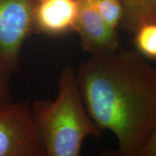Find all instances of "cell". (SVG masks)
I'll return each instance as SVG.
<instances>
[{
  "instance_id": "1",
  "label": "cell",
  "mask_w": 156,
  "mask_h": 156,
  "mask_svg": "<svg viewBox=\"0 0 156 156\" xmlns=\"http://www.w3.org/2000/svg\"><path fill=\"white\" fill-rule=\"evenodd\" d=\"M86 109L118 141L121 156H140L156 128V67L138 51L91 55L76 72Z\"/></svg>"
},
{
  "instance_id": "2",
  "label": "cell",
  "mask_w": 156,
  "mask_h": 156,
  "mask_svg": "<svg viewBox=\"0 0 156 156\" xmlns=\"http://www.w3.org/2000/svg\"><path fill=\"white\" fill-rule=\"evenodd\" d=\"M58 91L54 100L31 104L34 120L46 156H79L85 140L102 137V129L86 109L78 85L76 71L63 68L58 76Z\"/></svg>"
},
{
  "instance_id": "3",
  "label": "cell",
  "mask_w": 156,
  "mask_h": 156,
  "mask_svg": "<svg viewBox=\"0 0 156 156\" xmlns=\"http://www.w3.org/2000/svg\"><path fill=\"white\" fill-rule=\"evenodd\" d=\"M0 156H46L27 101L0 106Z\"/></svg>"
},
{
  "instance_id": "4",
  "label": "cell",
  "mask_w": 156,
  "mask_h": 156,
  "mask_svg": "<svg viewBox=\"0 0 156 156\" xmlns=\"http://www.w3.org/2000/svg\"><path fill=\"white\" fill-rule=\"evenodd\" d=\"M37 0H0V66L11 72L20 69L23 46L33 33Z\"/></svg>"
},
{
  "instance_id": "5",
  "label": "cell",
  "mask_w": 156,
  "mask_h": 156,
  "mask_svg": "<svg viewBox=\"0 0 156 156\" xmlns=\"http://www.w3.org/2000/svg\"><path fill=\"white\" fill-rule=\"evenodd\" d=\"M80 44L91 55L119 50L117 30L110 27L98 12L94 0H78V13L74 30Z\"/></svg>"
},
{
  "instance_id": "6",
  "label": "cell",
  "mask_w": 156,
  "mask_h": 156,
  "mask_svg": "<svg viewBox=\"0 0 156 156\" xmlns=\"http://www.w3.org/2000/svg\"><path fill=\"white\" fill-rule=\"evenodd\" d=\"M78 0H37L34 11L33 33L59 36L74 30Z\"/></svg>"
},
{
  "instance_id": "7",
  "label": "cell",
  "mask_w": 156,
  "mask_h": 156,
  "mask_svg": "<svg viewBox=\"0 0 156 156\" xmlns=\"http://www.w3.org/2000/svg\"><path fill=\"white\" fill-rule=\"evenodd\" d=\"M123 18L121 27L129 33L134 32L143 23L156 22V0H121Z\"/></svg>"
},
{
  "instance_id": "8",
  "label": "cell",
  "mask_w": 156,
  "mask_h": 156,
  "mask_svg": "<svg viewBox=\"0 0 156 156\" xmlns=\"http://www.w3.org/2000/svg\"><path fill=\"white\" fill-rule=\"evenodd\" d=\"M135 50L147 59L156 60V22L143 23L134 32Z\"/></svg>"
},
{
  "instance_id": "9",
  "label": "cell",
  "mask_w": 156,
  "mask_h": 156,
  "mask_svg": "<svg viewBox=\"0 0 156 156\" xmlns=\"http://www.w3.org/2000/svg\"><path fill=\"white\" fill-rule=\"evenodd\" d=\"M98 12L113 29L121 26L123 18V5L121 0H94Z\"/></svg>"
},
{
  "instance_id": "10",
  "label": "cell",
  "mask_w": 156,
  "mask_h": 156,
  "mask_svg": "<svg viewBox=\"0 0 156 156\" xmlns=\"http://www.w3.org/2000/svg\"><path fill=\"white\" fill-rule=\"evenodd\" d=\"M12 72L0 66V106L12 101L11 76Z\"/></svg>"
},
{
  "instance_id": "11",
  "label": "cell",
  "mask_w": 156,
  "mask_h": 156,
  "mask_svg": "<svg viewBox=\"0 0 156 156\" xmlns=\"http://www.w3.org/2000/svg\"><path fill=\"white\" fill-rule=\"evenodd\" d=\"M140 156H156V128L147 140Z\"/></svg>"
}]
</instances>
